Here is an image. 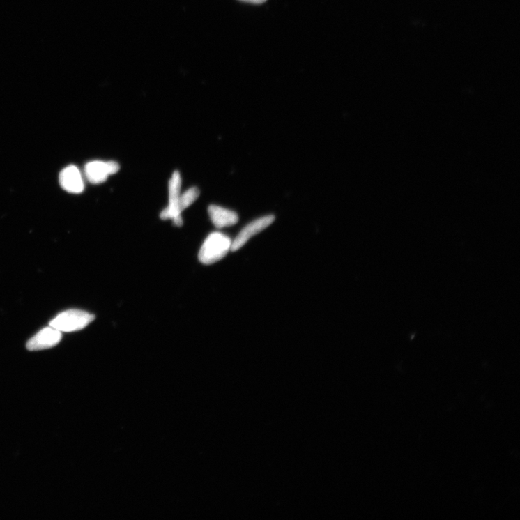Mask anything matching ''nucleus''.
I'll list each match as a JSON object with an SVG mask.
<instances>
[{
    "mask_svg": "<svg viewBox=\"0 0 520 520\" xmlns=\"http://www.w3.org/2000/svg\"><path fill=\"white\" fill-rule=\"evenodd\" d=\"M231 243L230 238L222 233L211 234L199 250V261L204 265H212L220 261L231 250Z\"/></svg>",
    "mask_w": 520,
    "mask_h": 520,
    "instance_id": "f257e3e1",
    "label": "nucleus"
},
{
    "mask_svg": "<svg viewBox=\"0 0 520 520\" xmlns=\"http://www.w3.org/2000/svg\"><path fill=\"white\" fill-rule=\"evenodd\" d=\"M95 319V316L79 309H69L59 314L52 320L49 326L60 332H72L86 328Z\"/></svg>",
    "mask_w": 520,
    "mask_h": 520,
    "instance_id": "f03ea898",
    "label": "nucleus"
},
{
    "mask_svg": "<svg viewBox=\"0 0 520 520\" xmlns=\"http://www.w3.org/2000/svg\"><path fill=\"white\" fill-rule=\"evenodd\" d=\"M62 337V332L49 326L40 330L31 337L26 344V348L30 351L51 349L58 345Z\"/></svg>",
    "mask_w": 520,
    "mask_h": 520,
    "instance_id": "39448f33",
    "label": "nucleus"
},
{
    "mask_svg": "<svg viewBox=\"0 0 520 520\" xmlns=\"http://www.w3.org/2000/svg\"><path fill=\"white\" fill-rule=\"evenodd\" d=\"M208 213L211 222L218 229L235 225L238 221L236 213L217 206H211Z\"/></svg>",
    "mask_w": 520,
    "mask_h": 520,
    "instance_id": "6e6552de",
    "label": "nucleus"
},
{
    "mask_svg": "<svg viewBox=\"0 0 520 520\" xmlns=\"http://www.w3.org/2000/svg\"><path fill=\"white\" fill-rule=\"evenodd\" d=\"M242 1L252 4H261L267 1V0H242Z\"/></svg>",
    "mask_w": 520,
    "mask_h": 520,
    "instance_id": "9d476101",
    "label": "nucleus"
},
{
    "mask_svg": "<svg viewBox=\"0 0 520 520\" xmlns=\"http://www.w3.org/2000/svg\"><path fill=\"white\" fill-rule=\"evenodd\" d=\"M119 169L118 164L115 162L94 161L86 165L85 174L91 184L98 185L105 183L110 175L116 174Z\"/></svg>",
    "mask_w": 520,
    "mask_h": 520,
    "instance_id": "423d86ee",
    "label": "nucleus"
},
{
    "mask_svg": "<svg viewBox=\"0 0 520 520\" xmlns=\"http://www.w3.org/2000/svg\"><path fill=\"white\" fill-rule=\"evenodd\" d=\"M199 196V190L197 188H192L180 196L179 208L182 212L192 205Z\"/></svg>",
    "mask_w": 520,
    "mask_h": 520,
    "instance_id": "1a4fd4ad",
    "label": "nucleus"
},
{
    "mask_svg": "<svg viewBox=\"0 0 520 520\" xmlns=\"http://www.w3.org/2000/svg\"><path fill=\"white\" fill-rule=\"evenodd\" d=\"M59 183L66 191L70 193L79 194L84 190L82 173L75 166H69L60 173Z\"/></svg>",
    "mask_w": 520,
    "mask_h": 520,
    "instance_id": "0eeeda50",
    "label": "nucleus"
},
{
    "mask_svg": "<svg viewBox=\"0 0 520 520\" xmlns=\"http://www.w3.org/2000/svg\"><path fill=\"white\" fill-rule=\"evenodd\" d=\"M182 178L178 171H174L169 183V206L160 215L163 220H171L177 227L183 224L182 211L179 208V199L181 196Z\"/></svg>",
    "mask_w": 520,
    "mask_h": 520,
    "instance_id": "7ed1b4c3",
    "label": "nucleus"
},
{
    "mask_svg": "<svg viewBox=\"0 0 520 520\" xmlns=\"http://www.w3.org/2000/svg\"><path fill=\"white\" fill-rule=\"evenodd\" d=\"M275 221V216L273 215L264 216L255 220V221L249 224L240 232L231 243V250L235 252L241 249L249 240L256 234L261 232Z\"/></svg>",
    "mask_w": 520,
    "mask_h": 520,
    "instance_id": "20e7f679",
    "label": "nucleus"
}]
</instances>
